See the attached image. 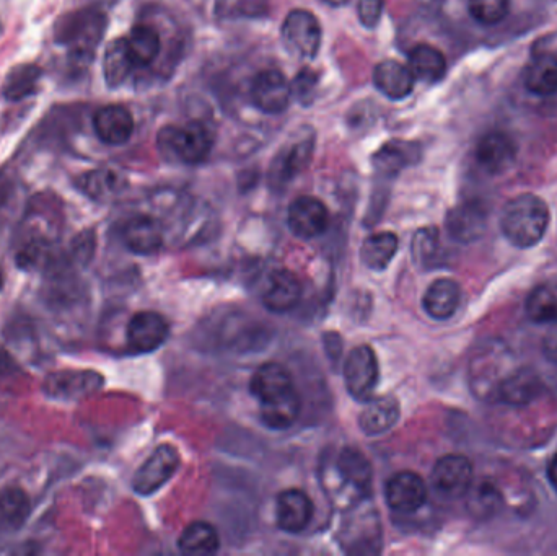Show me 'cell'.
Wrapping results in <instances>:
<instances>
[{
	"mask_svg": "<svg viewBox=\"0 0 557 556\" xmlns=\"http://www.w3.org/2000/svg\"><path fill=\"white\" fill-rule=\"evenodd\" d=\"M64 221L61 199L53 193H41L28 201L20 224L18 252L46 256L54 253V243Z\"/></svg>",
	"mask_w": 557,
	"mask_h": 556,
	"instance_id": "1",
	"label": "cell"
},
{
	"mask_svg": "<svg viewBox=\"0 0 557 556\" xmlns=\"http://www.w3.org/2000/svg\"><path fill=\"white\" fill-rule=\"evenodd\" d=\"M551 212L540 196L523 193L505 204L500 212V230L514 247L531 248L538 245L548 232Z\"/></svg>",
	"mask_w": 557,
	"mask_h": 556,
	"instance_id": "2",
	"label": "cell"
},
{
	"mask_svg": "<svg viewBox=\"0 0 557 556\" xmlns=\"http://www.w3.org/2000/svg\"><path fill=\"white\" fill-rule=\"evenodd\" d=\"M105 30L106 15L88 7L62 15L54 25V40L67 48L74 66L87 67L95 58Z\"/></svg>",
	"mask_w": 557,
	"mask_h": 556,
	"instance_id": "3",
	"label": "cell"
},
{
	"mask_svg": "<svg viewBox=\"0 0 557 556\" xmlns=\"http://www.w3.org/2000/svg\"><path fill=\"white\" fill-rule=\"evenodd\" d=\"M323 477L326 490L336 503H360L372 490L370 460L354 447H344Z\"/></svg>",
	"mask_w": 557,
	"mask_h": 556,
	"instance_id": "4",
	"label": "cell"
},
{
	"mask_svg": "<svg viewBox=\"0 0 557 556\" xmlns=\"http://www.w3.org/2000/svg\"><path fill=\"white\" fill-rule=\"evenodd\" d=\"M214 136L206 124L191 121L185 126H167L158 133V149L183 164H201L211 155Z\"/></svg>",
	"mask_w": 557,
	"mask_h": 556,
	"instance_id": "5",
	"label": "cell"
},
{
	"mask_svg": "<svg viewBox=\"0 0 557 556\" xmlns=\"http://www.w3.org/2000/svg\"><path fill=\"white\" fill-rule=\"evenodd\" d=\"M321 25L310 10L295 9L282 25V41L289 53L300 59H315L320 53Z\"/></svg>",
	"mask_w": 557,
	"mask_h": 556,
	"instance_id": "6",
	"label": "cell"
},
{
	"mask_svg": "<svg viewBox=\"0 0 557 556\" xmlns=\"http://www.w3.org/2000/svg\"><path fill=\"white\" fill-rule=\"evenodd\" d=\"M380 379V366L375 351L362 345L352 349L344 361V382L347 392L359 402L372 398Z\"/></svg>",
	"mask_w": 557,
	"mask_h": 556,
	"instance_id": "7",
	"label": "cell"
},
{
	"mask_svg": "<svg viewBox=\"0 0 557 556\" xmlns=\"http://www.w3.org/2000/svg\"><path fill=\"white\" fill-rule=\"evenodd\" d=\"M180 452L172 444L158 446L149 459L145 460L132 480V488L137 495H154L180 467Z\"/></svg>",
	"mask_w": 557,
	"mask_h": 556,
	"instance_id": "8",
	"label": "cell"
},
{
	"mask_svg": "<svg viewBox=\"0 0 557 556\" xmlns=\"http://www.w3.org/2000/svg\"><path fill=\"white\" fill-rule=\"evenodd\" d=\"M103 385V377L95 371L66 369L49 374L43 380L44 395L59 402H75L98 392Z\"/></svg>",
	"mask_w": 557,
	"mask_h": 556,
	"instance_id": "9",
	"label": "cell"
},
{
	"mask_svg": "<svg viewBox=\"0 0 557 556\" xmlns=\"http://www.w3.org/2000/svg\"><path fill=\"white\" fill-rule=\"evenodd\" d=\"M474 481V468L465 455L448 454L437 460L432 470V485L445 498H463Z\"/></svg>",
	"mask_w": 557,
	"mask_h": 556,
	"instance_id": "10",
	"label": "cell"
},
{
	"mask_svg": "<svg viewBox=\"0 0 557 556\" xmlns=\"http://www.w3.org/2000/svg\"><path fill=\"white\" fill-rule=\"evenodd\" d=\"M343 548L347 553L380 552L382 548V527L378 521L377 511H357L356 516L349 517L343 524Z\"/></svg>",
	"mask_w": 557,
	"mask_h": 556,
	"instance_id": "11",
	"label": "cell"
},
{
	"mask_svg": "<svg viewBox=\"0 0 557 556\" xmlns=\"http://www.w3.org/2000/svg\"><path fill=\"white\" fill-rule=\"evenodd\" d=\"M170 327L163 315L142 310L132 315L126 328V341L134 353H152L167 341Z\"/></svg>",
	"mask_w": 557,
	"mask_h": 556,
	"instance_id": "12",
	"label": "cell"
},
{
	"mask_svg": "<svg viewBox=\"0 0 557 556\" xmlns=\"http://www.w3.org/2000/svg\"><path fill=\"white\" fill-rule=\"evenodd\" d=\"M292 87L287 77L276 69L259 72L251 84V100L258 110L268 115H279L287 110Z\"/></svg>",
	"mask_w": 557,
	"mask_h": 556,
	"instance_id": "13",
	"label": "cell"
},
{
	"mask_svg": "<svg viewBox=\"0 0 557 556\" xmlns=\"http://www.w3.org/2000/svg\"><path fill=\"white\" fill-rule=\"evenodd\" d=\"M287 222L292 234L297 235L299 239H315L328 227V208L318 198L300 196L290 204Z\"/></svg>",
	"mask_w": 557,
	"mask_h": 556,
	"instance_id": "14",
	"label": "cell"
},
{
	"mask_svg": "<svg viewBox=\"0 0 557 556\" xmlns=\"http://www.w3.org/2000/svg\"><path fill=\"white\" fill-rule=\"evenodd\" d=\"M427 485L421 475L414 472L396 473L388 480L385 488L386 503L393 511L416 512L426 504Z\"/></svg>",
	"mask_w": 557,
	"mask_h": 556,
	"instance_id": "15",
	"label": "cell"
},
{
	"mask_svg": "<svg viewBox=\"0 0 557 556\" xmlns=\"http://www.w3.org/2000/svg\"><path fill=\"white\" fill-rule=\"evenodd\" d=\"M544 385L538 372L530 367H520L517 371H510L497 385L494 398L497 402L507 406H527L535 402L543 393Z\"/></svg>",
	"mask_w": 557,
	"mask_h": 556,
	"instance_id": "16",
	"label": "cell"
},
{
	"mask_svg": "<svg viewBox=\"0 0 557 556\" xmlns=\"http://www.w3.org/2000/svg\"><path fill=\"white\" fill-rule=\"evenodd\" d=\"M447 232L455 242L468 243L478 242L487 229V211L483 204L478 201H466L458 204L457 208L447 214Z\"/></svg>",
	"mask_w": 557,
	"mask_h": 556,
	"instance_id": "17",
	"label": "cell"
},
{
	"mask_svg": "<svg viewBox=\"0 0 557 556\" xmlns=\"http://www.w3.org/2000/svg\"><path fill=\"white\" fill-rule=\"evenodd\" d=\"M517 152V144L509 134L492 131L484 134L478 142L476 160L484 172L499 175L514 165Z\"/></svg>",
	"mask_w": 557,
	"mask_h": 556,
	"instance_id": "18",
	"label": "cell"
},
{
	"mask_svg": "<svg viewBox=\"0 0 557 556\" xmlns=\"http://www.w3.org/2000/svg\"><path fill=\"white\" fill-rule=\"evenodd\" d=\"M315 514V506L302 490H286L277 496V526L289 534H299L307 529Z\"/></svg>",
	"mask_w": 557,
	"mask_h": 556,
	"instance_id": "19",
	"label": "cell"
},
{
	"mask_svg": "<svg viewBox=\"0 0 557 556\" xmlns=\"http://www.w3.org/2000/svg\"><path fill=\"white\" fill-rule=\"evenodd\" d=\"M93 129L108 146H123L134 133V118L124 106H103L93 116Z\"/></svg>",
	"mask_w": 557,
	"mask_h": 556,
	"instance_id": "20",
	"label": "cell"
},
{
	"mask_svg": "<svg viewBox=\"0 0 557 556\" xmlns=\"http://www.w3.org/2000/svg\"><path fill=\"white\" fill-rule=\"evenodd\" d=\"M302 299V284L294 273L276 270L269 274L268 284L263 292V304L269 312L286 314L295 309Z\"/></svg>",
	"mask_w": 557,
	"mask_h": 556,
	"instance_id": "21",
	"label": "cell"
},
{
	"mask_svg": "<svg viewBox=\"0 0 557 556\" xmlns=\"http://www.w3.org/2000/svg\"><path fill=\"white\" fill-rule=\"evenodd\" d=\"M250 389L259 402L263 403L284 397L287 393L294 392L295 387L292 374L286 366L279 362H266L251 377Z\"/></svg>",
	"mask_w": 557,
	"mask_h": 556,
	"instance_id": "22",
	"label": "cell"
},
{
	"mask_svg": "<svg viewBox=\"0 0 557 556\" xmlns=\"http://www.w3.org/2000/svg\"><path fill=\"white\" fill-rule=\"evenodd\" d=\"M123 242L136 255H154L163 247L162 224L150 216L132 217L124 224Z\"/></svg>",
	"mask_w": 557,
	"mask_h": 556,
	"instance_id": "23",
	"label": "cell"
},
{
	"mask_svg": "<svg viewBox=\"0 0 557 556\" xmlns=\"http://www.w3.org/2000/svg\"><path fill=\"white\" fill-rule=\"evenodd\" d=\"M414 76L409 67L395 59L380 62L373 71V84L390 100H404L413 93Z\"/></svg>",
	"mask_w": 557,
	"mask_h": 556,
	"instance_id": "24",
	"label": "cell"
},
{
	"mask_svg": "<svg viewBox=\"0 0 557 556\" xmlns=\"http://www.w3.org/2000/svg\"><path fill=\"white\" fill-rule=\"evenodd\" d=\"M461 287L455 279L440 278L430 284L422 305L430 318L434 320H448L452 318L460 307Z\"/></svg>",
	"mask_w": 557,
	"mask_h": 556,
	"instance_id": "25",
	"label": "cell"
},
{
	"mask_svg": "<svg viewBox=\"0 0 557 556\" xmlns=\"http://www.w3.org/2000/svg\"><path fill=\"white\" fill-rule=\"evenodd\" d=\"M400 420V403L393 397L373 398L359 416V426L367 436H380Z\"/></svg>",
	"mask_w": 557,
	"mask_h": 556,
	"instance_id": "26",
	"label": "cell"
},
{
	"mask_svg": "<svg viewBox=\"0 0 557 556\" xmlns=\"http://www.w3.org/2000/svg\"><path fill=\"white\" fill-rule=\"evenodd\" d=\"M313 141L297 142L277 155L271 167L272 186L287 185L312 162Z\"/></svg>",
	"mask_w": 557,
	"mask_h": 556,
	"instance_id": "27",
	"label": "cell"
},
{
	"mask_svg": "<svg viewBox=\"0 0 557 556\" xmlns=\"http://www.w3.org/2000/svg\"><path fill=\"white\" fill-rule=\"evenodd\" d=\"M77 186L88 198L98 203H105L123 193L126 188V178L113 168H98L82 175L77 181Z\"/></svg>",
	"mask_w": 557,
	"mask_h": 556,
	"instance_id": "28",
	"label": "cell"
},
{
	"mask_svg": "<svg viewBox=\"0 0 557 556\" xmlns=\"http://www.w3.org/2000/svg\"><path fill=\"white\" fill-rule=\"evenodd\" d=\"M419 147L408 141H390L383 144L373 155V167L383 175L395 177L401 170L416 164L419 160Z\"/></svg>",
	"mask_w": 557,
	"mask_h": 556,
	"instance_id": "29",
	"label": "cell"
},
{
	"mask_svg": "<svg viewBox=\"0 0 557 556\" xmlns=\"http://www.w3.org/2000/svg\"><path fill=\"white\" fill-rule=\"evenodd\" d=\"M31 501L18 486L0 491V532H17L27 524Z\"/></svg>",
	"mask_w": 557,
	"mask_h": 556,
	"instance_id": "30",
	"label": "cell"
},
{
	"mask_svg": "<svg viewBox=\"0 0 557 556\" xmlns=\"http://www.w3.org/2000/svg\"><path fill=\"white\" fill-rule=\"evenodd\" d=\"M523 84L538 97H551L557 93V58L554 54H541L528 64Z\"/></svg>",
	"mask_w": 557,
	"mask_h": 556,
	"instance_id": "31",
	"label": "cell"
},
{
	"mask_svg": "<svg viewBox=\"0 0 557 556\" xmlns=\"http://www.w3.org/2000/svg\"><path fill=\"white\" fill-rule=\"evenodd\" d=\"M409 69L414 79L435 84L447 74V59L440 49L430 45H417L409 53Z\"/></svg>",
	"mask_w": 557,
	"mask_h": 556,
	"instance_id": "32",
	"label": "cell"
},
{
	"mask_svg": "<svg viewBox=\"0 0 557 556\" xmlns=\"http://www.w3.org/2000/svg\"><path fill=\"white\" fill-rule=\"evenodd\" d=\"M466 496H468V511L474 519H479V521H487V519L496 517L504 508V496L500 493L499 488L489 480H481L476 485L473 481Z\"/></svg>",
	"mask_w": 557,
	"mask_h": 556,
	"instance_id": "33",
	"label": "cell"
},
{
	"mask_svg": "<svg viewBox=\"0 0 557 556\" xmlns=\"http://www.w3.org/2000/svg\"><path fill=\"white\" fill-rule=\"evenodd\" d=\"M398 252V237L393 232H378L364 240L360 248V260L369 270L388 268Z\"/></svg>",
	"mask_w": 557,
	"mask_h": 556,
	"instance_id": "34",
	"label": "cell"
},
{
	"mask_svg": "<svg viewBox=\"0 0 557 556\" xmlns=\"http://www.w3.org/2000/svg\"><path fill=\"white\" fill-rule=\"evenodd\" d=\"M178 547L185 555H214L220 547L219 534H217V529L209 522H191L183 530V534L178 540Z\"/></svg>",
	"mask_w": 557,
	"mask_h": 556,
	"instance_id": "35",
	"label": "cell"
},
{
	"mask_svg": "<svg viewBox=\"0 0 557 556\" xmlns=\"http://www.w3.org/2000/svg\"><path fill=\"white\" fill-rule=\"evenodd\" d=\"M134 67L136 64L129 53L126 38L111 41L110 46L106 48L105 58H103V76H105L108 87L116 89L119 85H123Z\"/></svg>",
	"mask_w": 557,
	"mask_h": 556,
	"instance_id": "36",
	"label": "cell"
},
{
	"mask_svg": "<svg viewBox=\"0 0 557 556\" xmlns=\"http://www.w3.org/2000/svg\"><path fill=\"white\" fill-rule=\"evenodd\" d=\"M302 411V400L297 390L271 402L261 403V420L271 429H287L297 421Z\"/></svg>",
	"mask_w": 557,
	"mask_h": 556,
	"instance_id": "37",
	"label": "cell"
},
{
	"mask_svg": "<svg viewBox=\"0 0 557 556\" xmlns=\"http://www.w3.org/2000/svg\"><path fill=\"white\" fill-rule=\"evenodd\" d=\"M525 312L536 325L557 323V284L543 283L528 294Z\"/></svg>",
	"mask_w": 557,
	"mask_h": 556,
	"instance_id": "38",
	"label": "cell"
},
{
	"mask_svg": "<svg viewBox=\"0 0 557 556\" xmlns=\"http://www.w3.org/2000/svg\"><path fill=\"white\" fill-rule=\"evenodd\" d=\"M126 43L136 66H150L162 49L158 31L149 25H136L132 28Z\"/></svg>",
	"mask_w": 557,
	"mask_h": 556,
	"instance_id": "39",
	"label": "cell"
},
{
	"mask_svg": "<svg viewBox=\"0 0 557 556\" xmlns=\"http://www.w3.org/2000/svg\"><path fill=\"white\" fill-rule=\"evenodd\" d=\"M40 67L33 64H23L17 66L9 72V76L5 77L4 97L10 102H20L23 98L30 97L38 89L41 79Z\"/></svg>",
	"mask_w": 557,
	"mask_h": 556,
	"instance_id": "40",
	"label": "cell"
},
{
	"mask_svg": "<svg viewBox=\"0 0 557 556\" xmlns=\"http://www.w3.org/2000/svg\"><path fill=\"white\" fill-rule=\"evenodd\" d=\"M442 243L437 227L419 229L413 239V258L422 270H430L442 263Z\"/></svg>",
	"mask_w": 557,
	"mask_h": 556,
	"instance_id": "41",
	"label": "cell"
},
{
	"mask_svg": "<svg viewBox=\"0 0 557 556\" xmlns=\"http://www.w3.org/2000/svg\"><path fill=\"white\" fill-rule=\"evenodd\" d=\"M471 17L484 27H492L509 15L510 0H470Z\"/></svg>",
	"mask_w": 557,
	"mask_h": 556,
	"instance_id": "42",
	"label": "cell"
},
{
	"mask_svg": "<svg viewBox=\"0 0 557 556\" xmlns=\"http://www.w3.org/2000/svg\"><path fill=\"white\" fill-rule=\"evenodd\" d=\"M95 250H97V235L93 230H84L72 239L66 258L72 266H85L92 261Z\"/></svg>",
	"mask_w": 557,
	"mask_h": 556,
	"instance_id": "43",
	"label": "cell"
},
{
	"mask_svg": "<svg viewBox=\"0 0 557 556\" xmlns=\"http://www.w3.org/2000/svg\"><path fill=\"white\" fill-rule=\"evenodd\" d=\"M18 203V183L10 173L0 172V229L9 222Z\"/></svg>",
	"mask_w": 557,
	"mask_h": 556,
	"instance_id": "44",
	"label": "cell"
},
{
	"mask_svg": "<svg viewBox=\"0 0 557 556\" xmlns=\"http://www.w3.org/2000/svg\"><path fill=\"white\" fill-rule=\"evenodd\" d=\"M316 84H318V74L312 71L310 67H305L292 80V95L299 98L300 102L308 103L312 100L313 92H315Z\"/></svg>",
	"mask_w": 557,
	"mask_h": 556,
	"instance_id": "45",
	"label": "cell"
},
{
	"mask_svg": "<svg viewBox=\"0 0 557 556\" xmlns=\"http://www.w3.org/2000/svg\"><path fill=\"white\" fill-rule=\"evenodd\" d=\"M383 9H385L383 0H359L357 14H359L360 23L365 28L377 27L382 20Z\"/></svg>",
	"mask_w": 557,
	"mask_h": 556,
	"instance_id": "46",
	"label": "cell"
},
{
	"mask_svg": "<svg viewBox=\"0 0 557 556\" xmlns=\"http://www.w3.org/2000/svg\"><path fill=\"white\" fill-rule=\"evenodd\" d=\"M543 354L544 358L549 362H553L557 366V328L549 331L546 338L543 340Z\"/></svg>",
	"mask_w": 557,
	"mask_h": 556,
	"instance_id": "47",
	"label": "cell"
},
{
	"mask_svg": "<svg viewBox=\"0 0 557 556\" xmlns=\"http://www.w3.org/2000/svg\"><path fill=\"white\" fill-rule=\"evenodd\" d=\"M546 473H548L549 483H551V486L557 491V454L554 455L551 462H549L548 472Z\"/></svg>",
	"mask_w": 557,
	"mask_h": 556,
	"instance_id": "48",
	"label": "cell"
},
{
	"mask_svg": "<svg viewBox=\"0 0 557 556\" xmlns=\"http://www.w3.org/2000/svg\"><path fill=\"white\" fill-rule=\"evenodd\" d=\"M325 5H329V7H343L346 5L349 0H320Z\"/></svg>",
	"mask_w": 557,
	"mask_h": 556,
	"instance_id": "49",
	"label": "cell"
},
{
	"mask_svg": "<svg viewBox=\"0 0 557 556\" xmlns=\"http://www.w3.org/2000/svg\"><path fill=\"white\" fill-rule=\"evenodd\" d=\"M4 271H2V268H0V291H2V287H4Z\"/></svg>",
	"mask_w": 557,
	"mask_h": 556,
	"instance_id": "50",
	"label": "cell"
}]
</instances>
